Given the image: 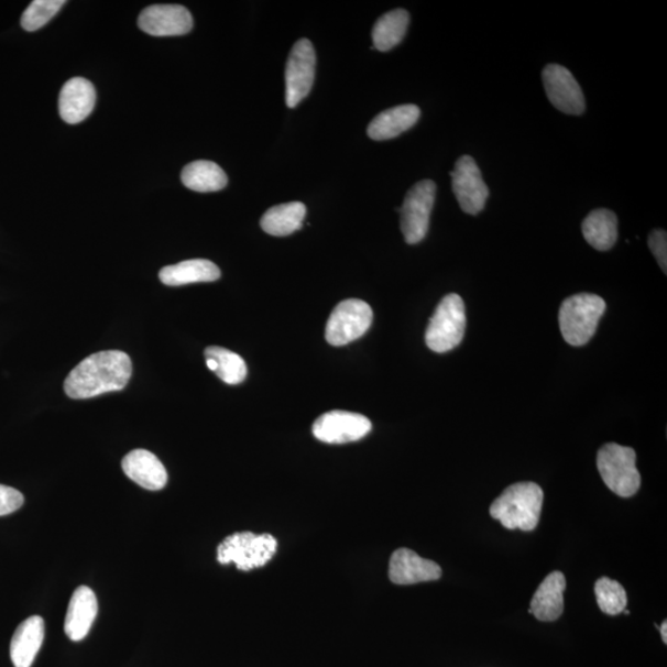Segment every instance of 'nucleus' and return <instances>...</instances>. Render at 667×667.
Wrapping results in <instances>:
<instances>
[{
    "mask_svg": "<svg viewBox=\"0 0 667 667\" xmlns=\"http://www.w3.org/2000/svg\"><path fill=\"white\" fill-rule=\"evenodd\" d=\"M636 455L632 448L610 442L598 453L601 478L616 496L628 499L641 489V473L635 467Z\"/></svg>",
    "mask_w": 667,
    "mask_h": 667,
    "instance_id": "obj_5",
    "label": "nucleus"
},
{
    "mask_svg": "<svg viewBox=\"0 0 667 667\" xmlns=\"http://www.w3.org/2000/svg\"><path fill=\"white\" fill-rule=\"evenodd\" d=\"M316 50L307 39L293 45L286 65V103L296 108L310 94L316 78Z\"/></svg>",
    "mask_w": 667,
    "mask_h": 667,
    "instance_id": "obj_9",
    "label": "nucleus"
},
{
    "mask_svg": "<svg viewBox=\"0 0 667 667\" xmlns=\"http://www.w3.org/2000/svg\"><path fill=\"white\" fill-rule=\"evenodd\" d=\"M96 89L88 79H69L61 89L58 98L59 116L68 124H78L92 113L96 106Z\"/></svg>",
    "mask_w": 667,
    "mask_h": 667,
    "instance_id": "obj_15",
    "label": "nucleus"
},
{
    "mask_svg": "<svg viewBox=\"0 0 667 667\" xmlns=\"http://www.w3.org/2000/svg\"><path fill=\"white\" fill-rule=\"evenodd\" d=\"M604 310V299L591 293L565 299L559 313L562 338L572 347L586 346L594 336Z\"/></svg>",
    "mask_w": 667,
    "mask_h": 667,
    "instance_id": "obj_3",
    "label": "nucleus"
},
{
    "mask_svg": "<svg viewBox=\"0 0 667 667\" xmlns=\"http://www.w3.org/2000/svg\"><path fill=\"white\" fill-rule=\"evenodd\" d=\"M437 185L424 179L414 185L404 198L401 214V230L407 244L416 245L427 237Z\"/></svg>",
    "mask_w": 667,
    "mask_h": 667,
    "instance_id": "obj_7",
    "label": "nucleus"
},
{
    "mask_svg": "<svg viewBox=\"0 0 667 667\" xmlns=\"http://www.w3.org/2000/svg\"><path fill=\"white\" fill-rule=\"evenodd\" d=\"M667 623L666 621L663 623L661 628H660V633H661V638L664 641L665 644H667Z\"/></svg>",
    "mask_w": 667,
    "mask_h": 667,
    "instance_id": "obj_31",
    "label": "nucleus"
},
{
    "mask_svg": "<svg viewBox=\"0 0 667 667\" xmlns=\"http://www.w3.org/2000/svg\"><path fill=\"white\" fill-rule=\"evenodd\" d=\"M586 241L599 251L612 249L619 239V219L609 209H595L582 222Z\"/></svg>",
    "mask_w": 667,
    "mask_h": 667,
    "instance_id": "obj_23",
    "label": "nucleus"
},
{
    "mask_svg": "<svg viewBox=\"0 0 667 667\" xmlns=\"http://www.w3.org/2000/svg\"><path fill=\"white\" fill-rule=\"evenodd\" d=\"M206 359L217 363L216 375L228 385H239L248 376L244 359L225 348L209 347L205 351Z\"/></svg>",
    "mask_w": 667,
    "mask_h": 667,
    "instance_id": "obj_26",
    "label": "nucleus"
},
{
    "mask_svg": "<svg viewBox=\"0 0 667 667\" xmlns=\"http://www.w3.org/2000/svg\"><path fill=\"white\" fill-rule=\"evenodd\" d=\"M649 249L656 261L659 262L664 274L667 267V236L665 230H654L649 237Z\"/></svg>",
    "mask_w": 667,
    "mask_h": 667,
    "instance_id": "obj_30",
    "label": "nucleus"
},
{
    "mask_svg": "<svg viewBox=\"0 0 667 667\" xmlns=\"http://www.w3.org/2000/svg\"><path fill=\"white\" fill-rule=\"evenodd\" d=\"M437 562L423 559L417 553L403 548L394 551L390 560V580L396 584H416L437 581L441 578Z\"/></svg>",
    "mask_w": 667,
    "mask_h": 667,
    "instance_id": "obj_14",
    "label": "nucleus"
},
{
    "mask_svg": "<svg viewBox=\"0 0 667 667\" xmlns=\"http://www.w3.org/2000/svg\"><path fill=\"white\" fill-rule=\"evenodd\" d=\"M467 329V313L459 295H448L439 303L429 321L426 342L434 352L442 353L458 348Z\"/></svg>",
    "mask_w": 667,
    "mask_h": 667,
    "instance_id": "obj_6",
    "label": "nucleus"
},
{
    "mask_svg": "<svg viewBox=\"0 0 667 667\" xmlns=\"http://www.w3.org/2000/svg\"><path fill=\"white\" fill-rule=\"evenodd\" d=\"M566 579L562 572L554 571L544 579L534 593L529 613L542 622L559 620L564 612Z\"/></svg>",
    "mask_w": 667,
    "mask_h": 667,
    "instance_id": "obj_19",
    "label": "nucleus"
},
{
    "mask_svg": "<svg viewBox=\"0 0 667 667\" xmlns=\"http://www.w3.org/2000/svg\"><path fill=\"white\" fill-rule=\"evenodd\" d=\"M543 84L550 103L565 114L581 116L586 109L582 89L568 68L551 64L543 70Z\"/></svg>",
    "mask_w": 667,
    "mask_h": 667,
    "instance_id": "obj_12",
    "label": "nucleus"
},
{
    "mask_svg": "<svg viewBox=\"0 0 667 667\" xmlns=\"http://www.w3.org/2000/svg\"><path fill=\"white\" fill-rule=\"evenodd\" d=\"M127 477L149 491H160L167 484V471L155 453L144 449L130 451L121 462Z\"/></svg>",
    "mask_w": 667,
    "mask_h": 667,
    "instance_id": "obj_16",
    "label": "nucleus"
},
{
    "mask_svg": "<svg viewBox=\"0 0 667 667\" xmlns=\"http://www.w3.org/2000/svg\"><path fill=\"white\" fill-rule=\"evenodd\" d=\"M277 551V540L271 534L241 532L229 535L218 547L221 565L236 564L241 571L262 568Z\"/></svg>",
    "mask_w": 667,
    "mask_h": 667,
    "instance_id": "obj_4",
    "label": "nucleus"
},
{
    "mask_svg": "<svg viewBox=\"0 0 667 667\" xmlns=\"http://www.w3.org/2000/svg\"><path fill=\"white\" fill-rule=\"evenodd\" d=\"M371 429L370 419L362 414L331 411L313 424V436L327 444H347L365 438Z\"/></svg>",
    "mask_w": 667,
    "mask_h": 667,
    "instance_id": "obj_11",
    "label": "nucleus"
},
{
    "mask_svg": "<svg viewBox=\"0 0 667 667\" xmlns=\"http://www.w3.org/2000/svg\"><path fill=\"white\" fill-rule=\"evenodd\" d=\"M182 184L188 189L207 194V192H218L226 188L228 177L216 163L200 160L188 164L181 175Z\"/></svg>",
    "mask_w": 667,
    "mask_h": 667,
    "instance_id": "obj_24",
    "label": "nucleus"
},
{
    "mask_svg": "<svg viewBox=\"0 0 667 667\" xmlns=\"http://www.w3.org/2000/svg\"><path fill=\"white\" fill-rule=\"evenodd\" d=\"M420 109L414 105H404L382 111L368 128L372 140L383 141L397 138L417 124Z\"/></svg>",
    "mask_w": 667,
    "mask_h": 667,
    "instance_id": "obj_20",
    "label": "nucleus"
},
{
    "mask_svg": "<svg viewBox=\"0 0 667 667\" xmlns=\"http://www.w3.org/2000/svg\"><path fill=\"white\" fill-rule=\"evenodd\" d=\"M45 638V622L40 615L20 624L10 643V658L15 667H32Z\"/></svg>",
    "mask_w": 667,
    "mask_h": 667,
    "instance_id": "obj_18",
    "label": "nucleus"
},
{
    "mask_svg": "<svg viewBox=\"0 0 667 667\" xmlns=\"http://www.w3.org/2000/svg\"><path fill=\"white\" fill-rule=\"evenodd\" d=\"M24 496L18 490L0 484V517L22 509Z\"/></svg>",
    "mask_w": 667,
    "mask_h": 667,
    "instance_id": "obj_29",
    "label": "nucleus"
},
{
    "mask_svg": "<svg viewBox=\"0 0 667 667\" xmlns=\"http://www.w3.org/2000/svg\"><path fill=\"white\" fill-rule=\"evenodd\" d=\"M373 320V313L367 302L342 300L331 311L327 322L326 339L332 347H343L365 336Z\"/></svg>",
    "mask_w": 667,
    "mask_h": 667,
    "instance_id": "obj_8",
    "label": "nucleus"
},
{
    "mask_svg": "<svg viewBox=\"0 0 667 667\" xmlns=\"http://www.w3.org/2000/svg\"><path fill=\"white\" fill-rule=\"evenodd\" d=\"M66 4L64 0H34L22 17V26L26 32H36L46 25Z\"/></svg>",
    "mask_w": 667,
    "mask_h": 667,
    "instance_id": "obj_28",
    "label": "nucleus"
},
{
    "mask_svg": "<svg viewBox=\"0 0 667 667\" xmlns=\"http://www.w3.org/2000/svg\"><path fill=\"white\" fill-rule=\"evenodd\" d=\"M220 270L214 262L204 259L182 261L177 265L160 271V280L166 286L179 287L190 283L215 282L220 278Z\"/></svg>",
    "mask_w": 667,
    "mask_h": 667,
    "instance_id": "obj_21",
    "label": "nucleus"
},
{
    "mask_svg": "<svg viewBox=\"0 0 667 667\" xmlns=\"http://www.w3.org/2000/svg\"><path fill=\"white\" fill-rule=\"evenodd\" d=\"M408 25L407 10L396 9L383 14L372 30L373 48L382 53L390 52L406 36Z\"/></svg>",
    "mask_w": 667,
    "mask_h": 667,
    "instance_id": "obj_25",
    "label": "nucleus"
},
{
    "mask_svg": "<svg viewBox=\"0 0 667 667\" xmlns=\"http://www.w3.org/2000/svg\"><path fill=\"white\" fill-rule=\"evenodd\" d=\"M307 216V208L300 201H291L270 208L262 216L260 225L262 230L272 237H287L303 227Z\"/></svg>",
    "mask_w": 667,
    "mask_h": 667,
    "instance_id": "obj_22",
    "label": "nucleus"
},
{
    "mask_svg": "<svg viewBox=\"0 0 667 667\" xmlns=\"http://www.w3.org/2000/svg\"><path fill=\"white\" fill-rule=\"evenodd\" d=\"M139 28L153 36L186 35L194 28V18L189 10L182 6H151L141 12Z\"/></svg>",
    "mask_w": 667,
    "mask_h": 667,
    "instance_id": "obj_13",
    "label": "nucleus"
},
{
    "mask_svg": "<svg viewBox=\"0 0 667 667\" xmlns=\"http://www.w3.org/2000/svg\"><path fill=\"white\" fill-rule=\"evenodd\" d=\"M98 614V601L96 593L79 586L70 598L65 620V633L73 642L86 638Z\"/></svg>",
    "mask_w": 667,
    "mask_h": 667,
    "instance_id": "obj_17",
    "label": "nucleus"
},
{
    "mask_svg": "<svg viewBox=\"0 0 667 667\" xmlns=\"http://www.w3.org/2000/svg\"><path fill=\"white\" fill-rule=\"evenodd\" d=\"M133 373L128 353L108 350L94 353L69 372L65 392L73 400H88L124 390Z\"/></svg>",
    "mask_w": 667,
    "mask_h": 667,
    "instance_id": "obj_1",
    "label": "nucleus"
},
{
    "mask_svg": "<svg viewBox=\"0 0 667 667\" xmlns=\"http://www.w3.org/2000/svg\"><path fill=\"white\" fill-rule=\"evenodd\" d=\"M452 190L461 209L470 216H478L486 206L490 190L482 178L481 170L471 156H462L451 172Z\"/></svg>",
    "mask_w": 667,
    "mask_h": 667,
    "instance_id": "obj_10",
    "label": "nucleus"
},
{
    "mask_svg": "<svg viewBox=\"0 0 667 667\" xmlns=\"http://www.w3.org/2000/svg\"><path fill=\"white\" fill-rule=\"evenodd\" d=\"M543 502L544 492L537 483L518 482L493 501L490 513L504 528L532 532L539 523Z\"/></svg>",
    "mask_w": 667,
    "mask_h": 667,
    "instance_id": "obj_2",
    "label": "nucleus"
},
{
    "mask_svg": "<svg viewBox=\"0 0 667 667\" xmlns=\"http://www.w3.org/2000/svg\"><path fill=\"white\" fill-rule=\"evenodd\" d=\"M595 599L600 610L610 615L623 613L626 608V592L620 582L602 578L594 584Z\"/></svg>",
    "mask_w": 667,
    "mask_h": 667,
    "instance_id": "obj_27",
    "label": "nucleus"
}]
</instances>
